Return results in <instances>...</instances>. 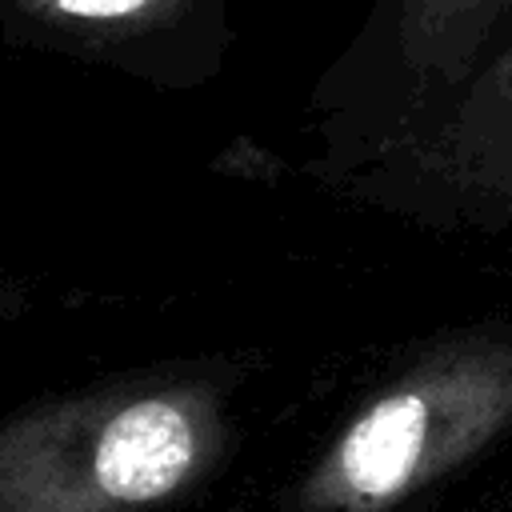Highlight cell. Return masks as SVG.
<instances>
[{"label":"cell","mask_w":512,"mask_h":512,"mask_svg":"<svg viewBox=\"0 0 512 512\" xmlns=\"http://www.w3.org/2000/svg\"><path fill=\"white\" fill-rule=\"evenodd\" d=\"M512 32V0H376L356 56L400 84L468 76Z\"/></svg>","instance_id":"cell-1"},{"label":"cell","mask_w":512,"mask_h":512,"mask_svg":"<svg viewBox=\"0 0 512 512\" xmlns=\"http://www.w3.org/2000/svg\"><path fill=\"white\" fill-rule=\"evenodd\" d=\"M484 100L512 124V32L504 36V44L488 56V72H484Z\"/></svg>","instance_id":"cell-5"},{"label":"cell","mask_w":512,"mask_h":512,"mask_svg":"<svg viewBox=\"0 0 512 512\" xmlns=\"http://www.w3.org/2000/svg\"><path fill=\"white\" fill-rule=\"evenodd\" d=\"M0 28L52 48H144L220 28V0H0Z\"/></svg>","instance_id":"cell-2"},{"label":"cell","mask_w":512,"mask_h":512,"mask_svg":"<svg viewBox=\"0 0 512 512\" xmlns=\"http://www.w3.org/2000/svg\"><path fill=\"white\" fill-rule=\"evenodd\" d=\"M192 464V432L188 420L164 404L144 400L124 408L100 436L96 448V480L116 500H156Z\"/></svg>","instance_id":"cell-3"},{"label":"cell","mask_w":512,"mask_h":512,"mask_svg":"<svg viewBox=\"0 0 512 512\" xmlns=\"http://www.w3.org/2000/svg\"><path fill=\"white\" fill-rule=\"evenodd\" d=\"M424 428H428V408L420 396L400 392V396L380 400L348 432V440L340 448V468H344L348 484L364 496L396 492L420 460Z\"/></svg>","instance_id":"cell-4"}]
</instances>
